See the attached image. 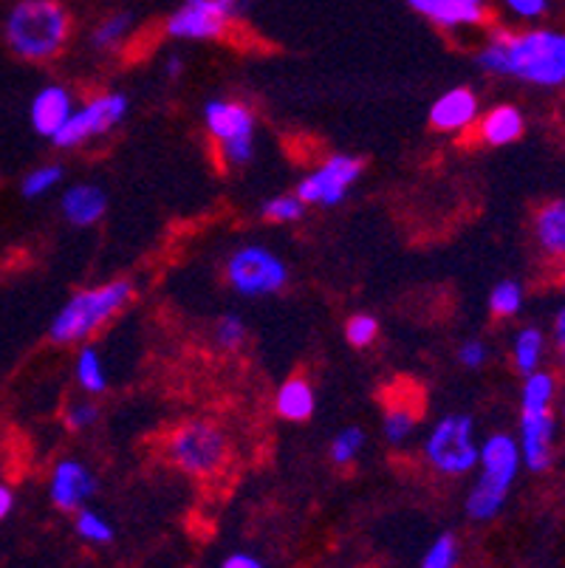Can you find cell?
<instances>
[{
  "label": "cell",
  "mask_w": 565,
  "mask_h": 568,
  "mask_svg": "<svg viewBox=\"0 0 565 568\" xmlns=\"http://www.w3.org/2000/svg\"><path fill=\"white\" fill-rule=\"evenodd\" d=\"M475 60L486 74L515 77L537 88L565 85V32L557 29L497 32Z\"/></svg>",
  "instance_id": "6da1fadb"
},
{
  "label": "cell",
  "mask_w": 565,
  "mask_h": 568,
  "mask_svg": "<svg viewBox=\"0 0 565 568\" xmlns=\"http://www.w3.org/2000/svg\"><path fill=\"white\" fill-rule=\"evenodd\" d=\"M3 38L26 63H49L71 38V14L60 0H18L7 14Z\"/></svg>",
  "instance_id": "7a4b0ae2"
},
{
  "label": "cell",
  "mask_w": 565,
  "mask_h": 568,
  "mask_svg": "<svg viewBox=\"0 0 565 568\" xmlns=\"http://www.w3.org/2000/svg\"><path fill=\"white\" fill-rule=\"evenodd\" d=\"M133 297L131 281H111L102 286L82 288L71 294L65 306L54 314L49 325V337L57 345H82L102 332Z\"/></svg>",
  "instance_id": "3957f363"
},
{
  "label": "cell",
  "mask_w": 565,
  "mask_h": 568,
  "mask_svg": "<svg viewBox=\"0 0 565 568\" xmlns=\"http://www.w3.org/2000/svg\"><path fill=\"white\" fill-rule=\"evenodd\" d=\"M523 467L517 438L509 433H492L481 444L478 478L466 495V515L473 520H492L504 509L517 473Z\"/></svg>",
  "instance_id": "277c9868"
},
{
  "label": "cell",
  "mask_w": 565,
  "mask_h": 568,
  "mask_svg": "<svg viewBox=\"0 0 565 568\" xmlns=\"http://www.w3.org/2000/svg\"><path fill=\"white\" fill-rule=\"evenodd\" d=\"M554 390L557 379L548 371H535L523 382L517 447H521L523 467L532 473H543L554 462V442H557V422L552 416Z\"/></svg>",
  "instance_id": "5b68a950"
},
{
  "label": "cell",
  "mask_w": 565,
  "mask_h": 568,
  "mask_svg": "<svg viewBox=\"0 0 565 568\" xmlns=\"http://www.w3.org/2000/svg\"><path fill=\"white\" fill-rule=\"evenodd\" d=\"M424 462L435 469V473L458 478V475L473 473L478 467L481 444L475 436V422L466 413H447L438 418L430 433L424 436L422 444Z\"/></svg>",
  "instance_id": "8992f818"
},
{
  "label": "cell",
  "mask_w": 565,
  "mask_h": 568,
  "mask_svg": "<svg viewBox=\"0 0 565 568\" xmlns=\"http://www.w3.org/2000/svg\"><path fill=\"white\" fill-rule=\"evenodd\" d=\"M168 456L181 473L204 478L224 467L226 456H230V442L221 427L204 422V418H195L170 433Z\"/></svg>",
  "instance_id": "52a82bcc"
},
{
  "label": "cell",
  "mask_w": 565,
  "mask_h": 568,
  "mask_svg": "<svg viewBox=\"0 0 565 568\" xmlns=\"http://www.w3.org/2000/svg\"><path fill=\"white\" fill-rule=\"evenodd\" d=\"M204 128L218 142L226 168H243L255 156V113L235 100H210L204 105Z\"/></svg>",
  "instance_id": "ba28073f"
},
{
  "label": "cell",
  "mask_w": 565,
  "mask_h": 568,
  "mask_svg": "<svg viewBox=\"0 0 565 568\" xmlns=\"http://www.w3.org/2000/svg\"><path fill=\"white\" fill-rule=\"evenodd\" d=\"M226 283L241 297L278 294L289 283V263L266 246L243 244L226 257Z\"/></svg>",
  "instance_id": "9c48e42d"
},
{
  "label": "cell",
  "mask_w": 565,
  "mask_h": 568,
  "mask_svg": "<svg viewBox=\"0 0 565 568\" xmlns=\"http://www.w3.org/2000/svg\"><path fill=\"white\" fill-rule=\"evenodd\" d=\"M124 116H128V97L97 94L88 102H82L80 108H74L69 122L60 128V133L51 142L60 151H71V148H80V144L91 142V139L111 133Z\"/></svg>",
  "instance_id": "30bf717a"
},
{
  "label": "cell",
  "mask_w": 565,
  "mask_h": 568,
  "mask_svg": "<svg viewBox=\"0 0 565 568\" xmlns=\"http://www.w3.org/2000/svg\"><path fill=\"white\" fill-rule=\"evenodd\" d=\"M362 179V162L349 153H334L325 162L305 175L297 184L294 195L303 201L305 206H336L349 199L351 190Z\"/></svg>",
  "instance_id": "8fae6325"
},
{
  "label": "cell",
  "mask_w": 565,
  "mask_h": 568,
  "mask_svg": "<svg viewBox=\"0 0 565 568\" xmlns=\"http://www.w3.org/2000/svg\"><path fill=\"white\" fill-rule=\"evenodd\" d=\"M235 9L226 0H184L179 9L168 18V34L175 40H221L235 20Z\"/></svg>",
  "instance_id": "7c38bea8"
},
{
  "label": "cell",
  "mask_w": 565,
  "mask_h": 568,
  "mask_svg": "<svg viewBox=\"0 0 565 568\" xmlns=\"http://www.w3.org/2000/svg\"><path fill=\"white\" fill-rule=\"evenodd\" d=\"M93 493H97V478L88 469V464L74 462V458H62L51 469L49 498L62 513H77V509H82Z\"/></svg>",
  "instance_id": "4fadbf2b"
},
{
  "label": "cell",
  "mask_w": 565,
  "mask_h": 568,
  "mask_svg": "<svg viewBox=\"0 0 565 568\" xmlns=\"http://www.w3.org/2000/svg\"><path fill=\"white\" fill-rule=\"evenodd\" d=\"M481 102L473 88H450L430 105V125L442 133H464L478 122Z\"/></svg>",
  "instance_id": "5bb4252c"
},
{
  "label": "cell",
  "mask_w": 565,
  "mask_h": 568,
  "mask_svg": "<svg viewBox=\"0 0 565 568\" xmlns=\"http://www.w3.org/2000/svg\"><path fill=\"white\" fill-rule=\"evenodd\" d=\"M74 97H71L69 88L62 85H46L40 88L34 100H31L29 119L31 128L46 139H54L60 133V128L69 122V116L74 113Z\"/></svg>",
  "instance_id": "9a60e30c"
},
{
  "label": "cell",
  "mask_w": 565,
  "mask_h": 568,
  "mask_svg": "<svg viewBox=\"0 0 565 568\" xmlns=\"http://www.w3.org/2000/svg\"><path fill=\"white\" fill-rule=\"evenodd\" d=\"M60 210L65 221L74 226H93L108 213L105 190L91 182H80L69 187L60 199Z\"/></svg>",
  "instance_id": "2e32d148"
},
{
  "label": "cell",
  "mask_w": 565,
  "mask_h": 568,
  "mask_svg": "<svg viewBox=\"0 0 565 568\" xmlns=\"http://www.w3.org/2000/svg\"><path fill=\"white\" fill-rule=\"evenodd\" d=\"M526 119H523L521 108L515 105H495L478 116V136L481 142L492 144V148H504V144L517 142L523 136Z\"/></svg>",
  "instance_id": "e0dca14e"
},
{
  "label": "cell",
  "mask_w": 565,
  "mask_h": 568,
  "mask_svg": "<svg viewBox=\"0 0 565 568\" xmlns=\"http://www.w3.org/2000/svg\"><path fill=\"white\" fill-rule=\"evenodd\" d=\"M535 241L548 257L565 261V199L546 201L535 213Z\"/></svg>",
  "instance_id": "ac0fdd59"
},
{
  "label": "cell",
  "mask_w": 565,
  "mask_h": 568,
  "mask_svg": "<svg viewBox=\"0 0 565 568\" xmlns=\"http://www.w3.org/2000/svg\"><path fill=\"white\" fill-rule=\"evenodd\" d=\"M314 407H317V396H314V387L305 376H292L283 385L278 387V396H274V410L280 418L286 422H309L314 416Z\"/></svg>",
  "instance_id": "d6986e66"
},
{
  "label": "cell",
  "mask_w": 565,
  "mask_h": 568,
  "mask_svg": "<svg viewBox=\"0 0 565 568\" xmlns=\"http://www.w3.org/2000/svg\"><path fill=\"white\" fill-rule=\"evenodd\" d=\"M543 354H546V334L537 328V325H523L521 332L512 339V359H515V368L523 376L535 374L543 365Z\"/></svg>",
  "instance_id": "ffe728a7"
},
{
  "label": "cell",
  "mask_w": 565,
  "mask_h": 568,
  "mask_svg": "<svg viewBox=\"0 0 565 568\" xmlns=\"http://www.w3.org/2000/svg\"><path fill=\"white\" fill-rule=\"evenodd\" d=\"M416 425H418V410L411 405V402H404V399L387 402L385 416H382V433H385L387 444L402 447L404 442H411L413 433H416Z\"/></svg>",
  "instance_id": "44dd1931"
},
{
  "label": "cell",
  "mask_w": 565,
  "mask_h": 568,
  "mask_svg": "<svg viewBox=\"0 0 565 568\" xmlns=\"http://www.w3.org/2000/svg\"><path fill=\"white\" fill-rule=\"evenodd\" d=\"M74 376H77V385H80L88 396H100L108 390L105 365H102L100 351L93 348V345L88 343L80 345L74 359Z\"/></svg>",
  "instance_id": "7402d4cb"
},
{
  "label": "cell",
  "mask_w": 565,
  "mask_h": 568,
  "mask_svg": "<svg viewBox=\"0 0 565 568\" xmlns=\"http://www.w3.org/2000/svg\"><path fill=\"white\" fill-rule=\"evenodd\" d=\"M133 32V14L128 12H117L108 14L105 20L93 26L91 32V45L97 51H113L124 43V40L131 38Z\"/></svg>",
  "instance_id": "603a6c76"
},
{
  "label": "cell",
  "mask_w": 565,
  "mask_h": 568,
  "mask_svg": "<svg viewBox=\"0 0 565 568\" xmlns=\"http://www.w3.org/2000/svg\"><path fill=\"white\" fill-rule=\"evenodd\" d=\"M523 308V286L512 277L506 281H497L495 288L490 292V312L497 320H509L515 314H521Z\"/></svg>",
  "instance_id": "cb8c5ba5"
},
{
  "label": "cell",
  "mask_w": 565,
  "mask_h": 568,
  "mask_svg": "<svg viewBox=\"0 0 565 568\" xmlns=\"http://www.w3.org/2000/svg\"><path fill=\"white\" fill-rule=\"evenodd\" d=\"M365 430L356 425L351 427H342L340 433L334 436V442H331V462L336 464V467H345V464H354L356 458H360V453L365 450Z\"/></svg>",
  "instance_id": "d4e9b609"
},
{
  "label": "cell",
  "mask_w": 565,
  "mask_h": 568,
  "mask_svg": "<svg viewBox=\"0 0 565 568\" xmlns=\"http://www.w3.org/2000/svg\"><path fill=\"white\" fill-rule=\"evenodd\" d=\"M261 215L272 224H297L305 215V204L294 193L289 195H274V199L263 201Z\"/></svg>",
  "instance_id": "484cf974"
},
{
  "label": "cell",
  "mask_w": 565,
  "mask_h": 568,
  "mask_svg": "<svg viewBox=\"0 0 565 568\" xmlns=\"http://www.w3.org/2000/svg\"><path fill=\"white\" fill-rule=\"evenodd\" d=\"M246 323L238 314H224V317L215 320V328H212V343L221 351H238L246 343Z\"/></svg>",
  "instance_id": "4316f807"
},
{
  "label": "cell",
  "mask_w": 565,
  "mask_h": 568,
  "mask_svg": "<svg viewBox=\"0 0 565 568\" xmlns=\"http://www.w3.org/2000/svg\"><path fill=\"white\" fill-rule=\"evenodd\" d=\"M74 529H77V535L82 537V540H88V544L102 546V544H111V540H113V526L108 524L102 515L85 509V506H82V509H77Z\"/></svg>",
  "instance_id": "83f0119b"
},
{
  "label": "cell",
  "mask_w": 565,
  "mask_h": 568,
  "mask_svg": "<svg viewBox=\"0 0 565 568\" xmlns=\"http://www.w3.org/2000/svg\"><path fill=\"white\" fill-rule=\"evenodd\" d=\"M60 182H62L60 164H40V168H34L31 173H26L20 190H23L26 199H43V195L51 193Z\"/></svg>",
  "instance_id": "f1b7e54d"
},
{
  "label": "cell",
  "mask_w": 565,
  "mask_h": 568,
  "mask_svg": "<svg viewBox=\"0 0 565 568\" xmlns=\"http://www.w3.org/2000/svg\"><path fill=\"white\" fill-rule=\"evenodd\" d=\"M376 337H380V320L373 317V314H354L345 323V339L354 348H367Z\"/></svg>",
  "instance_id": "f546056e"
},
{
  "label": "cell",
  "mask_w": 565,
  "mask_h": 568,
  "mask_svg": "<svg viewBox=\"0 0 565 568\" xmlns=\"http://www.w3.org/2000/svg\"><path fill=\"white\" fill-rule=\"evenodd\" d=\"M455 560H458V544H455V537L442 535L433 546H430L418 568H455Z\"/></svg>",
  "instance_id": "4dcf8cb0"
},
{
  "label": "cell",
  "mask_w": 565,
  "mask_h": 568,
  "mask_svg": "<svg viewBox=\"0 0 565 568\" xmlns=\"http://www.w3.org/2000/svg\"><path fill=\"white\" fill-rule=\"evenodd\" d=\"M97 418H100V407L88 399L74 402V405H69V410H65V425H69L71 430H88V427L97 425Z\"/></svg>",
  "instance_id": "1f68e13d"
},
{
  "label": "cell",
  "mask_w": 565,
  "mask_h": 568,
  "mask_svg": "<svg viewBox=\"0 0 565 568\" xmlns=\"http://www.w3.org/2000/svg\"><path fill=\"white\" fill-rule=\"evenodd\" d=\"M458 363L470 371H478L490 363V345L484 339L473 337V339H464L458 348Z\"/></svg>",
  "instance_id": "d6a6232c"
},
{
  "label": "cell",
  "mask_w": 565,
  "mask_h": 568,
  "mask_svg": "<svg viewBox=\"0 0 565 568\" xmlns=\"http://www.w3.org/2000/svg\"><path fill=\"white\" fill-rule=\"evenodd\" d=\"M504 7L521 20H541L548 12V0H504Z\"/></svg>",
  "instance_id": "836d02e7"
},
{
  "label": "cell",
  "mask_w": 565,
  "mask_h": 568,
  "mask_svg": "<svg viewBox=\"0 0 565 568\" xmlns=\"http://www.w3.org/2000/svg\"><path fill=\"white\" fill-rule=\"evenodd\" d=\"M552 343H554V351H557V356H559V363H565V301L559 303L557 314H554Z\"/></svg>",
  "instance_id": "e575fe53"
},
{
  "label": "cell",
  "mask_w": 565,
  "mask_h": 568,
  "mask_svg": "<svg viewBox=\"0 0 565 568\" xmlns=\"http://www.w3.org/2000/svg\"><path fill=\"white\" fill-rule=\"evenodd\" d=\"M221 568H266V566H263L258 557L246 555V551H235V555H230L224 562H221Z\"/></svg>",
  "instance_id": "d590c367"
},
{
  "label": "cell",
  "mask_w": 565,
  "mask_h": 568,
  "mask_svg": "<svg viewBox=\"0 0 565 568\" xmlns=\"http://www.w3.org/2000/svg\"><path fill=\"white\" fill-rule=\"evenodd\" d=\"M12 506H14V493L7 487V484H0V520L12 513Z\"/></svg>",
  "instance_id": "8d00e7d4"
},
{
  "label": "cell",
  "mask_w": 565,
  "mask_h": 568,
  "mask_svg": "<svg viewBox=\"0 0 565 568\" xmlns=\"http://www.w3.org/2000/svg\"><path fill=\"white\" fill-rule=\"evenodd\" d=\"M181 71H184V63H181V57H170L168 65H164V74H168L170 80H175V77H181Z\"/></svg>",
  "instance_id": "74e56055"
},
{
  "label": "cell",
  "mask_w": 565,
  "mask_h": 568,
  "mask_svg": "<svg viewBox=\"0 0 565 568\" xmlns=\"http://www.w3.org/2000/svg\"><path fill=\"white\" fill-rule=\"evenodd\" d=\"M404 3H407L411 9H416L418 14H424L430 9V3H433V0H404Z\"/></svg>",
  "instance_id": "f35d334b"
},
{
  "label": "cell",
  "mask_w": 565,
  "mask_h": 568,
  "mask_svg": "<svg viewBox=\"0 0 565 568\" xmlns=\"http://www.w3.org/2000/svg\"><path fill=\"white\" fill-rule=\"evenodd\" d=\"M226 3H230V7L235 9V12H241V7H243V0H226Z\"/></svg>",
  "instance_id": "ab89813d"
},
{
  "label": "cell",
  "mask_w": 565,
  "mask_h": 568,
  "mask_svg": "<svg viewBox=\"0 0 565 568\" xmlns=\"http://www.w3.org/2000/svg\"><path fill=\"white\" fill-rule=\"evenodd\" d=\"M464 3H473V7H484V0H464Z\"/></svg>",
  "instance_id": "60d3db41"
},
{
  "label": "cell",
  "mask_w": 565,
  "mask_h": 568,
  "mask_svg": "<svg viewBox=\"0 0 565 568\" xmlns=\"http://www.w3.org/2000/svg\"><path fill=\"white\" fill-rule=\"evenodd\" d=\"M563 413H565V405H563Z\"/></svg>",
  "instance_id": "b9f144b4"
}]
</instances>
